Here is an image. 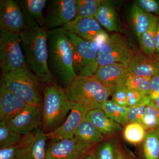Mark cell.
<instances>
[{
    "mask_svg": "<svg viewBox=\"0 0 159 159\" xmlns=\"http://www.w3.org/2000/svg\"><path fill=\"white\" fill-rule=\"evenodd\" d=\"M25 18V26L19 34L26 64L43 83H52L54 79L48 65V30L32 19Z\"/></svg>",
    "mask_w": 159,
    "mask_h": 159,
    "instance_id": "obj_1",
    "label": "cell"
},
{
    "mask_svg": "<svg viewBox=\"0 0 159 159\" xmlns=\"http://www.w3.org/2000/svg\"><path fill=\"white\" fill-rule=\"evenodd\" d=\"M49 71L54 80L66 88L77 77L74 66L73 47L64 27L48 30Z\"/></svg>",
    "mask_w": 159,
    "mask_h": 159,
    "instance_id": "obj_2",
    "label": "cell"
},
{
    "mask_svg": "<svg viewBox=\"0 0 159 159\" xmlns=\"http://www.w3.org/2000/svg\"><path fill=\"white\" fill-rule=\"evenodd\" d=\"M43 91L42 128L48 133L65 122L74 102L69 100L65 89L54 82L46 84Z\"/></svg>",
    "mask_w": 159,
    "mask_h": 159,
    "instance_id": "obj_3",
    "label": "cell"
},
{
    "mask_svg": "<svg viewBox=\"0 0 159 159\" xmlns=\"http://www.w3.org/2000/svg\"><path fill=\"white\" fill-rule=\"evenodd\" d=\"M65 90L69 100L82 105L89 111L101 109L111 95L94 76H77Z\"/></svg>",
    "mask_w": 159,
    "mask_h": 159,
    "instance_id": "obj_4",
    "label": "cell"
},
{
    "mask_svg": "<svg viewBox=\"0 0 159 159\" xmlns=\"http://www.w3.org/2000/svg\"><path fill=\"white\" fill-rule=\"evenodd\" d=\"M1 85L19 96L29 105L42 107L43 95L40 80L29 68L2 74Z\"/></svg>",
    "mask_w": 159,
    "mask_h": 159,
    "instance_id": "obj_5",
    "label": "cell"
},
{
    "mask_svg": "<svg viewBox=\"0 0 159 159\" xmlns=\"http://www.w3.org/2000/svg\"><path fill=\"white\" fill-rule=\"evenodd\" d=\"M68 33L73 47L75 74L82 77L94 76L99 67L100 47L97 43L83 39L70 31Z\"/></svg>",
    "mask_w": 159,
    "mask_h": 159,
    "instance_id": "obj_6",
    "label": "cell"
},
{
    "mask_svg": "<svg viewBox=\"0 0 159 159\" xmlns=\"http://www.w3.org/2000/svg\"><path fill=\"white\" fill-rule=\"evenodd\" d=\"M0 66L2 74L28 68L19 33L0 30Z\"/></svg>",
    "mask_w": 159,
    "mask_h": 159,
    "instance_id": "obj_7",
    "label": "cell"
},
{
    "mask_svg": "<svg viewBox=\"0 0 159 159\" xmlns=\"http://www.w3.org/2000/svg\"><path fill=\"white\" fill-rule=\"evenodd\" d=\"M134 55L126 39L121 34L115 33L110 36L107 41L99 48L98 65L116 64L128 68Z\"/></svg>",
    "mask_w": 159,
    "mask_h": 159,
    "instance_id": "obj_8",
    "label": "cell"
},
{
    "mask_svg": "<svg viewBox=\"0 0 159 159\" xmlns=\"http://www.w3.org/2000/svg\"><path fill=\"white\" fill-rule=\"evenodd\" d=\"M76 0H51L47 6L45 28L47 30L64 27L77 16Z\"/></svg>",
    "mask_w": 159,
    "mask_h": 159,
    "instance_id": "obj_9",
    "label": "cell"
},
{
    "mask_svg": "<svg viewBox=\"0 0 159 159\" xmlns=\"http://www.w3.org/2000/svg\"><path fill=\"white\" fill-rule=\"evenodd\" d=\"M95 147L75 137L53 141L47 146L46 159H80Z\"/></svg>",
    "mask_w": 159,
    "mask_h": 159,
    "instance_id": "obj_10",
    "label": "cell"
},
{
    "mask_svg": "<svg viewBox=\"0 0 159 159\" xmlns=\"http://www.w3.org/2000/svg\"><path fill=\"white\" fill-rule=\"evenodd\" d=\"M64 27L83 39L97 43L100 48L110 36L95 18H76Z\"/></svg>",
    "mask_w": 159,
    "mask_h": 159,
    "instance_id": "obj_11",
    "label": "cell"
},
{
    "mask_svg": "<svg viewBox=\"0 0 159 159\" xmlns=\"http://www.w3.org/2000/svg\"><path fill=\"white\" fill-rule=\"evenodd\" d=\"M48 139L42 127L23 136L17 144V159H46Z\"/></svg>",
    "mask_w": 159,
    "mask_h": 159,
    "instance_id": "obj_12",
    "label": "cell"
},
{
    "mask_svg": "<svg viewBox=\"0 0 159 159\" xmlns=\"http://www.w3.org/2000/svg\"><path fill=\"white\" fill-rule=\"evenodd\" d=\"M42 107L28 105L21 112L6 122L9 128L24 136L42 127Z\"/></svg>",
    "mask_w": 159,
    "mask_h": 159,
    "instance_id": "obj_13",
    "label": "cell"
},
{
    "mask_svg": "<svg viewBox=\"0 0 159 159\" xmlns=\"http://www.w3.org/2000/svg\"><path fill=\"white\" fill-rule=\"evenodd\" d=\"M26 18L16 2L0 1V29L13 33H20L26 25Z\"/></svg>",
    "mask_w": 159,
    "mask_h": 159,
    "instance_id": "obj_14",
    "label": "cell"
},
{
    "mask_svg": "<svg viewBox=\"0 0 159 159\" xmlns=\"http://www.w3.org/2000/svg\"><path fill=\"white\" fill-rule=\"evenodd\" d=\"M88 112L82 105L74 102L65 122L54 130L46 133L48 139L57 141L74 138L77 129L86 119Z\"/></svg>",
    "mask_w": 159,
    "mask_h": 159,
    "instance_id": "obj_15",
    "label": "cell"
},
{
    "mask_svg": "<svg viewBox=\"0 0 159 159\" xmlns=\"http://www.w3.org/2000/svg\"><path fill=\"white\" fill-rule=\"evenodd\" d=\"M129 74L127 67L114 64L98 67L94 76L112 95L115 91L125 86Z\"/></svg>",
    "mask_w": 159,
    "mask_h": 159,
    "instance_id": "obj_16",
    "label": "cell"
},
{
    "mask_svg": "<svg viewBox=\"0 0 159 159\" xmlns=\"http://www.w3.org/2000/svg\"><path fill=\"white\" fill-rule=\"evenodd\" d=\"M29 105L19 96L6 88H0V120L7 122Z\"/></svg>",
    "mask_w": 159,
    "mask_h": 159,
    "instance_id": "obj_17",
    "label": "cell"
},
{
    "mask_svg": "<svg viewBox=\"0 0 159 159\" xmlns=\"http://www.w3.org/2000/svg\"><path fill=\"white\" fill-rule=\"evenodd\" d=\"M129 74L142 77H152L159 74V55L135 54L128 66Z\"/></svg>",
    "mask_w": 159,
    "mask_h": 159,
    "instance_id": "obj_18",
    "label": "cell"
},
{
    "mask_svg": "<svg viewBox=\"0 0 159 159\" xmlns=\"http://www.w3.org/2000/svg\"><path fill=\"white\" fill-rule=\"evenodd\" d=\"M86 119L91 122L105 138L122 131L123 129L122 125L110 119L101 109L89 111Z\"/></svg>",
    "mask_w": 159,
    "mask_h": 159,
    "instance_id": "obj_19",
    "label": "cell"
},
{
    "mask_svg": "<svg viewBox=\"0 0 159 159\" xmlns=\"http://www.w3.org/2000/svg\"><path fill=\"white\" fill-rule=\"evenodd\" d=\"M157 16L144 11L134 3L130 9V21L138 39L148 30Z\"/></svg>",
    "mask_w": 159,
    "mask_h": 159,
    "instance_id": "obj_20",
    "label": "cell"
},
{
    "mask_svg": "<svg viewBox=\"0 0 159 159\" xmlns=\"http://www.w3.org/2000/svg\"><path fill=\"white\" fill-rule=\"evenodd\" d=\"M25 17L32 19L39 26L45 27L43 10L47 6V0H20L16 1Z\"/></svg>",
    "mask_w": 159,
    "mask_h": 159,
    "instance_id": "obj_21",
    "label": "cell"
},
{
    "mask_svg": "<svg viewBox=\"0 0 159 159\" xmlns=\"http://www.w3.org/2000/svg\"><path fill=\"white\" fill-rule=\"evenodd\" d=\"M95 18L108 31L113 32L119 30L116 12L109 1L103 0Z\"/></svg>",
    "mask_w": 159,
    "mask_h": 159,
    "instance_id": "obj_22",
    "label": "cell"
},
{
    "mask_svg": "<svg viewBox=\"0 0 159 159\" xmlns=\"http://www.w3.org/2000/svg\"><path fill=\"white\" fill-rule=\"evenodd\" d=\"M74 137L82 142L94 146L105 139V137L86 119L80 125Z\"/></svg>",
    "mask_w": 159,
    "mask_h": 159,
    "instance_id": "obj_23",
    "label": "cell"
},
{
    "mask_svg": "<svg viewBox=\"0 0 159 159\" xmlns=\"http://www.w3.org/2000/svg\"><path fill=\"white\" fill-rule=\"evenodd\" d=\"M119 144L116 139H104L93 150L95 159H117Z\"/></svg>",
    "mask_w": 159,
    "mask_h": 159,
    "instance_id": "obj_24",
    "label": "cell"
},
{
    "mask_svg": "<svg viewBox=\"0 0 159 159\" xmlns=\"http://www.w3.org/2000/svg\"><path fill=\"white\" fill-rule=\"evenodd\" d=\"M143 154L145 159H159V128L146 132Z\"/></svg>",
    "mask_w": 159,
    "mask_h": 159,
    "instance_id": "obj_25",
    "label": "cell"
},
{
    "mask_svg": "<svg viewBox=\"0 0 159 159\" xmlns=\"http://www.w3.org/2000/svg\"><path fill=\"white\" fill-rule=\"evenodd\" d=\"M101 109L110 119L125 126L129 124L128 112L129 107H123L116 104L111 100L107 99L102 105Z\"/></svg>",
    "mask_w": 159,
    "mask_h": 159,
    "instance_id": "obj_26",
    "label": "cell"
},
{
    "mask_svg": "<svg viewBox=\"0 0 159 159\" xmlns=\"http://www.w3.org/2000/svg\"><path fill=\"white\" fill-rule=\"evenodd\" d=\"M158 19L157 16L152 23L148 30L139 39L141 49L146 55L155 54L156 33Z\"/></svg>",
    "mask_w": 159,
    "mask_h": 159,
    "instance_id": "obj_27",
    "label": "cell"
},
{
    "mask_svg": "<svg viewBox=\"0 0 159 159\" xmlns=\"http://www.w3.org/2000/svg\"><path fill=\"white\" fill-rule=\"evenodd\" d=\"M146 132L140 123H129L123 129V138L128 143L138 145L144 141Z\"/></svg>",
    "mask_w": 159,
    "mask_h": 159,
    "instance_id": "obj_28",
    "label": "cell"
},
{
    "mask_svg": "<svg viewBox=\"0 0 159 159\" xmlns=\"http://www.w3.org/2000/svg\"><path fill=\"white\" fill-rule=\"evenodd\" d=\"M76 18H95L103 0H76Z\"/></svg>",
    "mask_w": 159,
    "mask_h": 159,
    "instance_id": "obj_29",
    "label": "cell"
},
{
    "mask_svg": "<svg viewBox=\"0 0 159 159\" xmlns=\"http://www.w3.org/2000/svg\"><path fill=\"white\" fill-rule=\"evenodd\" d=\"M23 136L12 130L6 122H0V148H6L19 143Z\"/></svg>",
    "mask_w": 159,
    "mask_h": 159,
    "instance_id": "obj_30",
    "label": "cell"
},
{
    "mask_svg": "<svg viewBox=\"0 0 159 159\" xmlns=\"http://www.w3.org/2000/svg\"><path fill=\"white\" fill-rule=\"evenodd\" d=\"M152 78L136 76L129 74L125 83L127 89L136 90L149 95L151 90Z\"/></svg>",
    "mask_w": 159,
    "mask_h": 159,
    "instance_id": "obj_31",
    "label": "cell"
},
{
    "mask_svg": "<svg viewBox=\"0 0 159 159\" xmlns=\"http://www.w3.org/2000/svg\"><path fill=\"white\" fill-rule=\"evenodd\" d=\"M142 125L146 131L159 128V110L152 100L146 107Z\"/></svg>",
    "mask_w": 159,
    "mask_h": 159,
    "instance_id": "obj_32",
    "label": "cell"
},
{
    "mask_svg": "<svg viewBox=\"0 0 159 159\" xmlns=\"http://www.w3.org/2000/svg\"><path fill=\"white\" fill-rule=\"evenodd\" d=\"M152 101L149 96H147L140 104L129 107L128 119L129 123H138L142 124L146 107Z\"/></svg>",
    "mask_w": 159,
    "mask_h": 159,
    "instance_id": "obj_33",
    "label": "cell"
},
{
    "mask_svg": "<svg viewBox=\"0 0 159 159\" xmlns=\"http://www.w3.org/2000/svg\"><path fill=\"white\" fill-rule=\"evenodd\" d=\"M134 3L144 11L159 16L158 0H137Z\"/></svg>",
    "mask_w": 159,
    "mask_h": 159,
    "instance_id": "obj_34",
    "label": "cell"
},
{
    "mask_svg": "<svg viewBox=\"0 0 159 159\" xmlns=\"http://www.w3.org/2000/svg\"><path fill=\"white\" fill-rule=\"evenodd\" d=\"M148 95L140 91L134 89H127V103L128 107L134 106L140 104Z\"/></svg>",
    "mask_w": 159,
    "mask_h": 159,
    "instance_id": "obj_35",
    "label": "cell"
},
{
    "mask_svg": "<svg viewBox=\"0 0 159 159\" xmlns=\"http://www.w3.org/2000/svg\"><path fill=\"white\" fill-rule=\"evenodd\" d=\"M127 89L125 86L117 90L112 95L111 101L123 107H128L127 96Z\"/></svg>",
    "mask_w": 159,
    "mask_h": 159,
    "instance_id": "obj_36",
    "label": "cell"
},
{
    "mask_svg": "<svg viewBox=\"0 0 159 159\" xmlns=\"http://www.w3.org/2000/svg\"><path fill=\"white\" fill-rule=\"evenodd\" d=\"M17 144L0 149V159H17Z\"/></svg>",
    "mask_w": 159,
    "mask_h": 159,
    "instance_id": "obj_37",
    "label": "cell"
},
{
    "mask_svg": "<svg viewBox=\"0 0 159 159\" xmlns=\"http://www.w3.org/2000/svg\"><path fill=\"white\" fill-rule=\"evenodd\" d=\"M148 96L152 101L159 97V74L152 78L151 90Z\"/></svg>",
    "mask_w": 159,
    "mask_h": 159,
    "instance_id": "obj_38",
    "label": "cell"
},
{
    "mask_svg": "<svg viewBox=\"0 0 159 159\" xmlns=\"http://www.w3.org/2000/svg\"><path fill=\"white\" fill-rule=\"evenodd\" d=\"M117 159H137L130 150L119 142Z\"/></svg>",
    "mask_w": 159,
    "mask_h": 159,
    "instance_id": "obj_39",
    "label": "cell"
},
{
    "mask_svg": "<svg viewBox=\"0 0 159 159\" xmlns=\"http://www.w3.org/2000/svg\"><path fill=\"white\" fill-rule=\"evenodd\" d=\"M155 54L159 55V16L158 19L156 33Z\"/></svg>",
    "mask_w": 159,
    "mask_h": 159,
    "instance_id": "obj_40",
    "label": "cell"
},
{
    "mask_svg": "<svg viewBox=\"0 0 159 159\" xmlns=\"http://www.w3.org/2000/svg\"><path fill=\"white\" fill-rule=\"evenodd\" d=\"M80 159H95L93 154V150L90 152H89L88 153L85 155L84 156Z\"/></svg>",
    "mask_w": 159,
    "mask_h": 159,
    "instance_id": "obj_41",
    "label": "cell"
},
{
    "mask_svg": "<svg viewBox=\"0 0 159 159\" xmlns=\"http://www.w3.org/2000/svg\"><path fill=\"white\" fill-rule=\"evenodd\" d=\"M153 101L154 102L157 108L159 110V97H158L155 100H153Z\"/></svg>",
    "mask_w": 159,
    "mask_h": 159,
    "instance_id": "obj_42",
    "label": "cell"
}]
</instances>
